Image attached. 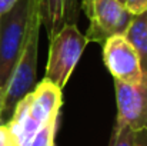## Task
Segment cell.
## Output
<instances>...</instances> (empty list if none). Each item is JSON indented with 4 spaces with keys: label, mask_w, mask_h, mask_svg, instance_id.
Returning a JSON list of instances; mask_svg holds the SVG:
<instances>
[{
    "label": "cell",
    "mask_w": 147,
    "mask_h": 146,
    "mask_svg": "<svg viewBox=\"0 0 147 146\" xmlns=\"http://www.w3.org/2000/svg\"><path fill=\"white\" fill-rule=\"evenodd\" d=\"M42 27L40 0H29V20L27 32L22 54L10 76L7 88L3 95V117L11 115L17 102L24 97L36 86L37 73V52Z\"/></svg>",
    "instance_id": "6da1fadb"
},
{
    "label": "cell",
    "mask_w": 147,
    "mask_h": 146,
    "mask_svg": "<svg viewBox=\"0 0 147 146\" xmlns=\"http://www.w3.org/2000/svg\"><path fill=\"white\" fill-rule=\"evenodd\" d=\"M87 43V37L79 30L76 23L63 24V27L50 39L45 79L63 89L76 69Z\"/></svg>",
    "instance_id": "7a4b0ae2"
},
{
    "label": "cell",
    "mask_w": 147,
    "mask_h": 146,
    "mask_svg": "<svg viewBox=\"0 0 147 146\" xmlns=\"http://www.w3.org/2000/svg\"><path fill=\"white\" fill-rule=\"evenodd\" d=\"M29 20V0H19L0 16V92L7 88L10 76L22 54Z\"/></svg>",
    "instance_id": "3957f363"
},
{
    "label": "cell",
    "mask_w": 147,
    "mask_h": 146,
    "mask_svg": "<svg viewBox=\"0 0 147 146\" xmlns=\"http://www.w3.org/2000/svg\"><path fill=\"white\" fill-rule=\"evenodd\" d=\"M83 10L90 22L84 36L89 42L96 43H104L114 35H123L133 17L119 0H89Z\"/></svg>",
    "instance_id": "277c9868"
},
{
    "label": "cell",
    "mask_w": 147,
    "mask_h": 146,
    "mask_svg": "<svg viewBox=\"0 0 147 146\" xmlns=\"http://www.w3.org/2000/svg\"><path fill=\"white\" fill-rule=\"evenodd\" d=\"M103 60L114 80L139 85L144 77L139 54L123 35H114L103 43Z\"/></svg>",
    "instance_id": "5b68a950"
},
{
    "label": "cell",
    "mask_w": 147,
    "mask_h": 146,
    "mask_svg": "<svg viewBox=\"0 0 147 146\" xmlns=\"http://www.w3.org/2000/svg\"><path fill=\"white\" fill-rule=\"evenodd\" d=\"M117 117L116 120L131 130H147V77L139 85L114 80Z\"/></svg>",
    "instance_id": "8992f818"
},
{
    "label": "cell",
    "mask_w": 147,
    "mask_h": 146,
    "mask_svg": "<svg viewBox=\"0 0 147 146\" xmlns=\"http://www.w3.org/2000/svg\"><path fill=\"white\" fill-rule=\"evenodd\" d=\"M24 99L27 103L29 116L40 128L50 119L59 117L60 115V107L63 103L61 89L47 79H43L40 83H37Z\"/></svg>",
    "instance_id": "52a82bcc"
},
{
    "label": "cell",
    "mask_w": 147,
    "mask_h": 146,
    "mask_svg": "<svg viewBox=\"0 0 147 146\" xmlns=\"http://www.w3.org/2000/svg\"><path fill=\"white\" fill-rule=\"evenodd\" d=\"M74 0H40L42 24L45 26L49 39H51L67 23L71 16V4Z\"/></svg>",
    "instance_id": "ba28073f"
},
{
    "label": "cell",
    "mask_w": 147,
    "mask_h": 146,
    "mask_svg": "<svg viewBox=\"0 0 147 146\" xmlns=\"http://www.w3.org/2000/svg\"><path fill=\"white\" fill-rule=\"evenodd\" d=\"M123 36L139 54L143 75L147 77V12L133 14Z\"/></svg>",
    "instance_id": "9c48e42d"
},
{
    "label": "cell",
    "mask_w": 147,
    "mask_h": 146,
    "mask_svg": "<svg viewBox=\"0 0 147 146\" xmlns=\"http://www.w3.org/2000/svg\"><path fill=\"white\" fill-rule=\"evenodd\" d=\"M109 146H136V132L116 120Z\"/></svg>",
    "instance_id": "30bf717a"
},
{
    "label": "cell",
    "mask_w": 147,
    "mask_h": 146,
    "mask_svg": "<svg viewBox=\"0 0 147 146\" xmlns=\"http://www.w3.org/2000/svg\"><path fill=\"white\" fill-rule=\"evenodd\" d=\"M57 122H59V117H53L47 123H45L40 128V130L36 133L30 146H56Z\"/></svg>",
    "instance_id": "8fae6325"
},
{
    "label": "cell",
    "mask_w": 147,
    "mask_h": 146,
    "mask_svg": "<svg viewBox=\"0 0 147 146\" xmlns=\"http://www.w3.org/2000/svg\"><path fill=\"white\" fill-rule=\"evenodd\" d=\"M123 3L131 14H140L143 12H147V0H124Z\"/></svg>",
    "instance_id": "7c38bea8"
},
{
    "label": "cell",
    "mask_w": 147,
    "mask_h": 146,
    "mask_svg": "<svg viewBox=\"0 0 147 146\" xmlns=\"http://www.w3.org/2000/svg\"><path fill=\"white\" fill-rule=\"evenodd\" d=\"M17 1L19 0H0V16L7 13L11 7H14Z\"/></svg>",
    "instance_id": "4fadbf2b"
},
{
    "label": "cell",
    "mask_w": 147,
    "mask_h": 146,
    "mask_svg": "<svg viewBox=\"0 0 147 146\" xmlns=\"http://www.w3.org/2000/svg\"><path fill=\"white\" fill-rule=\"evenodd\" d=\"M10 141V135L7 130L6 123H0V146H4Z\"/></svg>",
    "instance_id": "5bb4252c"
},
{
    "label": "cell",
    "mask_w": 147,
    "mask_h": 146,
    "mask_svg": "<svg viewBox=\"0 0 147 146\" xmlns=\"http://www.w3.org/2000/svg\"><path fill=\"white\" fill-rule=\"evenodd\" d=\"M136 146H147V130L136 132Z\"/></svg>",
    "instance_id": "9a60e30c"
},
{
    "label": "cell",
    "mask_w": 147,
    "mask_h": 146,
    "mask_svg": "<svg viewBox=\"0 0 147 146\" xmlns=\"http://www.w3.org/2000/svg\"><path fill=\"white\" fill-rule=\"evenodd\" d=\"M0 123H3V92H0Z\"/></svg>",
    "instance_id": "2e32d148"
},
{
    "label": "cell",
    "mask_w": 147,
    "mask_h": 146,
    "mask_svg": "<svg viewBox=\"0 0 147 146\" xmlns=\"http://www.w3.org/2000/svg\"><path fill=\"white\" fill-rule=\"evenodd\" d=\"M87 1H89V0H82V7H84V6L87 4Z\"/></svg>",
    "instance_id": "e0dca14e"
},
{
    "label": "cell",
    "mask_w": 147,
    "mask_h": 146,
    "mask_svg": "<svg viewBox=\"0 0 147 146\" xmlns=\"http://www.w3.org/2000/svg\"><path fill=\"white\" fill-rule=\"evenodd\" d=\"M4 146H14V145H13V142H11V139H10V141H9V142H7Z\"/></svg>",
    "instance_id": "ac0fdd59"
},
{
    "label": "cell",
    "mask_w": 147,
    "mask_h": 146,
    "mask_svg": "<svg viewBox=\"0 0 147 146\" xmlns=\"http://www.w3.org/2000/svg\"><path fill=\"white\" fill-rule=\"evenodd\" d=\"M119 1H121V3H123V1H124V0H119Z\"/></svg>",
    "instance_id": "d6986e66"
}]
</instances>
